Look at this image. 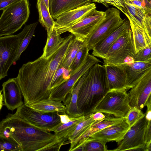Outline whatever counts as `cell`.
Instances as JSON below:
<instances>
[{
    "mask_svg": "<svg viewBox=\"0 0 151 151\" xmlns=\"http://www.w3.org/2000/svg\"><path fill=\"white\" fill-rule=\"evenodd\" d=\"M74 37L71 34L64 38L62 43L50 56H40L23 65L15 79L24 98V103L29 106L48 99L53 77L64 58Z\"/></svg>",
    "mask_w": 151,
    "mask_h": 151,
    "instance_id": "obj_1",
    "label": "cell"
},
{
    "mask_svg": "<svg viewBox=\"0 0 151 151\" xmlns=\"http://www.w3.org/2000/svg\"><path fill=\"white\" fill-rule=\"evenodd\" d=\"M109 90L105 65L95 64L89 69L78 93L77 106L82 115L93 113Z\"/></svg>",
    "mask_w": 151,
    "mask_h": 151,
    "instance_id": "obj_2",
    "label": "cell"
},
{
    "mask_svg": "<svg viewBox=\"0 0 151 151\" xmlns=\"http://www.w3.org/2000/svg\"><path fill=\"white\" fill-rule=\"evenodd\" d=\"M3 11L0 17V37L12 35L27 22L30 14L29 1H18Z\"/></svg>",
    "mask_w": 151,
    "mask_h": 151,
    "instance_id": "obj_3",
    "label": "cell"
},
{
    "mask_svg": "<svg viewBox=\"0 0 151 151\" xmlns=\"http://www.w3.org/2000/svg\"><path fill=\"white\" fill-rule=\"evenodd\" d=\"M126 89L109 90L95 107L93 113L99 112L124 117L131 108Z\"/></svg>",
    "mask_w": 151,
    "mask_h": 151,
    "instance_id": "obj_4",
    "label": "cell"
},
{
    "mask_svg": "<svg viewBox=\"0 0 151 151\" xmlns=\"http://www.w3.org/2000/svg\"><path fill=\"white\" fill-rule=\"evenodd\" d=\"M105 12V17L101 22L84 40L89 51L93 50L124 22L119 10L115 8H109Z\"/></svg>",
    "mask_w": 151,
    "mask_h": 151,
    "instance_id": "obj_5",
    "label": "cell"
},
{
    "mask_svg": "<svg viewBox=\"0 0 151 151\" xmlns=\"http://www.w3.org/2000/svg\"><path fill=\"white\" fill-rule=\"evenodd\" d=\"M58 113H40L24 103L17 109L15 114L31 126L40 130L50 132H53L62 123Z\"/></svg>",
    "mask_w": 151,
    "mask_h": 151,
    "instance_id": "obj_6",
    "label": "cell"
},
{
    "mask_svg": "<svg viewBox=\"0 0 151 151\" xmlns=\"http://www.w3.org/2000/svg\"><path fill=\"white\" fill-rule=\"evenodd\" d=\"M99 62L101 61L99 59L89 53L83 62L68 79L51 90L48 99L64 103L68 95L71 93L80 78L92 66Z\"/></svg>",
    "mask_w": 151,
    "mask_h": 151,
    "instance_id": "obj_7",
    "label": "cell"
},
{
    "mask_svg": "<svg viewBox=\"0 0 151 151\" xmlns=\"http://www.w3.org/2000/svg\"><path fill=\"white\" fill-rule=\"evenodd\" d=\"M21 40L20 33L0 37V80L8 75L13 64Z\"/></svg>",
    "mask_w": 151,
    "mask_h": 151,
    "instance_id": "obj_8",
    "label": "cell"
},
{
    "mask_svg": "<svg viewBox=\"0 0 151 151\" xmlns=\"http://www.w3.org/2000/svg\"><path fill=\"white\" fill-rule=\"evenodd\" d=\"M147 121L145 115L131 127L114 151L143 150L146 143L145 134Z\"/></svg>",
    "mask_w": 151,
    "mask_h": 151,
    "instance_id": "obj_9",
    "label": "cell"
},
{
    "mask_svg": "<svg viewBox=\"0 0 151 151\" xmlns=\"http://www.w3.org/2000/svg\"><path fill=\"white\" fill-rule=\"evenodd\" d=\"M105 15V12L96 9L89 16L69 27L56 30L57 32L60 35L68 32L74 37L84 40L101 22Z\"/></svg>",
    "mask_w": 151,
    "mask_h": 151,
    "instance_id": "obj_10",
    "label": "cell"
},
{
    "mask_svg": "<svg viewBox=\"0 0 151 151\" xmlns=\"http://www.w3.org/2000/svg\"><path fill=\"white\" fill-rule=\"evenodd\" d=\"M131 89L128 93L130 106L142 109L146 106L147 101L151 96V69L144 75Z\"/></svg>",
    "mask_w": 151,
    "mask_h": 151,
    "instance_id": "obj_11",
    "label": "cell"
},
{
    "mask_svg": "<svg viewBox=\"0 0 151 151\" xmlns=\"http://www.w3.org/2000/svg\"><path fill=\"white\" fill-rule=\"evenodd\" d=\"M94 3H89L81 7L64 12L55 22L56 30L69 27L89 16L96 9Z\"/></svg>",
    "mask_w": 151,
    "mask_h": 151,
    "instance_id": "obj_12",
    "label": "cell"
},
{
    "mask_svg": "<svg viewBox=\"0 0 151 151\" xmlns=\"http://www.w3.org/2000/svg\"><path fill=\"white\" fill-rule=\"evenodd\" d=\"M130 128L124 118L121 121L94 133L88 138L99 140L105 143L116 141L118 143L122 140Z\"/></svg>",
    "mask_w": 151,
    "mask_h": 151,
    "instance_id": "obj_13",
    "label": "cell"
},
{
    "mask_svg": "<svg viewBox=\"0 0 151 151\" xmlns=\"http://www.w3.org/2000/svg\"><path fill=\"white\" fill-rule=\"evenodd\" d=\"M2 86L4 105L8 109L13 111L24 104L20 89L15 78L9 79Z\"/></svg>",
    "mask_w": 151,
    "mask_h": 151,
    "instance_id": "obj_14",
    "label": "cell"
},
{
    "mask_svg": "<svg viewBox=\"0 0 151 151\" xmlns=\"http://www.w3.org/2000/svg\"><path fill=\"white\" fill-rule=\"evenodd\" d=\"M124 70L126 76L127 90L131 89L148 71L151 69V61H134L119 65Z\"/></svg>",
    "mask_w": 151,
    "mask_h": 151,
    "instance_id": "obj_15",
    "label": "cell"
},
{
    "mask_svg": "<svg viewBox=\"0 0 151 151\" xmlns=\"http://www.w3.org/2000/svg\"><path fill=\"white\" fill-rule=\"evenodd\" d=\"M105 117L101 120L96 122L91 127L78 138L70 144L69 151H73L82 145L83 142L94 133L114 124L118 123L123 119L124 117H117L111 116L108 114Z\"/></svg>",
    "mask_w": 151,
    "mask_h": 151,
    "instance_id": "obj_16",
    "label": "cell"
},
{
    "mask_svg": "<svg viewBox=\"0 0 151 151\" xmlns=\"http://www.w3.org/2000/svg\"><path fill=\"white\" fill-rule=\"evenodd\" d=\"M130 28L129 20L124 19L119 27L94 48L92 55L104 60L105 55L117 39Z\"/></svg>",
    "mask_w": 151,
    "mask_h": 151,
    "instance_id": "obj_17",
    "label": "cell"
},
{
    "mask_svg": "<svg viewBox=\"0 0 151 151\" xmlns=\"http://www.w3.org/2000/svg\"><path fill=\"white\" fill-rule=\"evenodd\" d=\"M127 17L130 18L151 37V14L126 1L124 3Z\"/></svg>",
    "mask_w": 151,
    "mask_h": 151,
    "instance_id": "obj_18",
    "label": "cell"
},
{
    "mask_svg": "<svg viewBox=\"0 0 151 151\" xmlns=\"http://www.w3.org/2000/svg\"><path fill=\"white\" fill-rule=\"evenodd\" d=\"M92 2L91 0H49V10L52 18L56 19L64 12Z\"/></svg>",
    "mask_w": 151,
    "mask_h": 151,
    "instance_id": "obj_19",
    "label": "cell"
},
{
    "mask_svg": "<svg viewBox=\"0 0 151 151\" xmlns=\"http://www.w3.org/2000/svg\"><path fill=\"white\" fill-rule=\"evenodd\" d=\"M136 55L132 35L113 57L104 59V65H118L132 62Z\"/></svg>",
    "mask_w": 151,
    "mask_h": 151,
    "instance_id": "obj_20",
    "label": "cell"
},
{
    "mask_svg": "<svg viewBox=\"0 0 151 151\" xmlns=\"http://www.w3.org/2000/svg\"><path fill=\"white\" fill-rule=\"evenodd\" d=\"M105 65L109 90H127L126 76L124 70L118 65Z\"/></svg>",
    "mask_w": 151,
    "mask_h": 151,
    "instance_id": "obj_21",
    "label": "cell"
},
{
    "mask_svg": "<svg viewBox=\"0 0 151 151\" xmlns=\"http://www.w3.org/2000/svg\"><path fill=\"white\" fill-rule=\"evenodd\" d=\"M129 21L136 53L147 46H151V37L130 18Z\"/></svg>",
    "mask_w": 151,
    "mask_h": 151,
    "instance_id": "obj_22",
    "label": "cell"
},
{
    "mask_svg": "<svg viewBox=\"0 0 151 151\" xmlns=\"http://www.w3.org/2000/svg\"><path fill=\"white\" fill-rule=\"evenodd\" d=\"M28 106L35 111L43 114L55 112L64 114L66 110V106L61 102L49 99L42 100Z\"/></svg>",
    "mask_w": 151,
    "mask_h": 151,
    "instance_id": "obj_23",
    "label": "cell"
},
{
    "mask_svg": "<svg viewBox=\"0 0 151 151\" xmlns=\"http://www.w3.org/2000/svg\"><path fill=\"white\" fill-rule=\"evenodd\" d=\"M89 70V69H88ZM87 70L80 78L71 93V97L69 103L66 106V113L70 118H75L82 115L77 106V100L78 92L80 87L88 73Z\"/></svg>",
    "mask_w": 151,
    "mask_h": 151,
    "instance_id": "obj_24",
    "label": "cell"
},
{
    "mask_svg": "<svg viewBox=\"0 0 151 151\" xmlns=\"http://www.w3.org/2000/svg\"><path fill=\"white\" fill-rule=\"evenodd\" d=\"M85 116L71 118L69 122L61 123L53 131L54 134L61 141L66 144H69L68 138L74 131L78 124L85 117Z\"/></svg>",
    "mask_w": 151,
    "mask_h": 151,
    "instance_id": "obj_25",
    "label": "cell"
},
{
    "mask_svg": "<svg viewBox=\"0 0 151 151\" xmlns=\"http://www.w3.org/2000/svg\"><path fill=\"white\" fill-rule=\"evenodd\" d=\"M37 6L39 14V21L45 28L48 36L55 26V22L43 0H37Z\"/></svg>",
    "mask_w": 151,
    "mask_h": 151,
    "instance_id": "obj_26",
    "label": "cell"
},
{
    "mask_svg": "<svg viewBox=\"0 0 151 151\" xmlns=\"http://www.w3.org/2000/svg\"><path fill=\"white\" fill-rule=\"evenodd\" d=\"M84 42L83 40L74 36L60 66L70 70V67L77 52Z\"/></svg>",
    "mask_w": 151,
    "mask_h": 151,
    "instance_id": "obj_27",
    "label": "cell"
},
{
    "mask_svg": "<svg viewBox=\"0 0 151 151\" xmlns=\"http://www.w3.org/2000/svg\"><path fill=\"white\" fill-rule=\"evenodd\" d=\"M38 22H35L28 25H25L24 28L20 32L21 40L14 63L18 60L21 54L26 49L33 37Z\"/></svg>",
    "mask_w": 151,
    "mask_h": 151,
    "instance_id": "obj_28",
    "label": "cell"
},
{
    "mask_svg": "<svg viewBox=\"0 0 151 151\" xmlns=\"http://www.w3.org/2000/svg\"><path fill=\"white\" fill-rule=\"evenodd\" d=\"M57 32L55 26L52 32L48 36L41 56L47 58L51 55L59 47L64 38H62Z\"/></svg>",
    "mask_w": 151,
    "mask_h": 151,
    "instance_id": "obj_29",
    "label": "cell"
},
{
    "mask_svg": "<svg viewBox=\"0 0 151 151\" xmlns=\"http://www.w3.org/2000/svg\"><path fill=\"white\" fill-rule=\"evenodd\" d=\"M93 113H91L85 116L84 118L78 124L68 138L69 144L81 136L97 121L93 119Z\"/></svg>",
    "mask_w": 151,
    "mask_h": 151,
    "instance_id": "obj_30",
    "label": "cell"
},
{
    "mask_svg": "<svg viewBox=\"0 0 151 151\" xmlns=\"http://www.w3.org/2000/svg\"><path fill=\"white\" fill-rule=\"evenodd\" d=\"M132 35L131 28L122 34L111 46L104 56V59L111 58L126 43Z\"/></svg>",
    "mask_w": 151,
    "mask_h": 151,
    "instance_id": "obj_31",
    "label": "cell"
},
{
    "mask_svg": "<svg viewBox=\"0 0 151 151\" xmlns=\"http://www.w3.org/2000/svg\"><path fill=\"white\" fill-rule=\"evenodd\" d=\"M89 50L85 42L80 47L70 67V75H72L84 61Z\"/></svg>",
    "mask_w": 151,
    "mask_h": 151,
    "instance_id": "obj_32",
    "label": "cell"
},
{
    "mask_svg": "<svg viewBox=\"0 0 151 151\" xmlns=\"http://www.w3.org/2000/svg\"><path fill=\"white\" fill-rule=\"evenodd\" d=\"M70 77V70L59 66L54 74L51 81L50 88L51 90L60 86Z\"/></svg>",
    "mask_w": 151,
    "mask_h": 151,
    "instance_id": "obj_33",
    "label": "cell"
},
{
    "mask_svg": "<svg viewBox=\"0 0 151 151\" xmlns=\"http://www.w3.org/2000/svg\"><path fill=\"white\" fill-rule=\"evenodd\" d=\"M106 143L99 140L88 138L82 143L84 151H108L106 145Z\"/></svg>",
    "mask_w": 151,
    "mask_h": 151,
    "instance_id": "obj_34",
    "label": "cell"
},
{
    "mask_svg": "<svg viewBox=\"0 0 151 151\" xmlns=\"http://www.w3.org/2000/svg\"><path fill=\"white\" fill-rule=\"evenodd\" d=\"M145 115L141 109L135 107H131L124 118L130 127Z\"/></svg>",
    "mask_w": 151,
    "mask_h": 151,
    "instance_id": "obj_35",
    "label": "cell"
},
{
    "mask_svg": "<svg viewBox=\"0 0 151 151\" xmlns=\"http://www.w3.org/2000/svg\"><path fill=\"white\" fill-rule=\"evenodd\" d=\"M0 151H21L15 142L0 135Z\"/></svg>",
    "mask_w": 151,
    "mask_h": 151,
    "instance_id": "obj_36",
    "label": "cell"
},
{
    "mask_svg": "<svg viewBox=\"0 0 151 151\" xmlns=\"http://www.w3.org/2000/svg\"><path fill=\"white\" fill-rule=\"evenodd\" d=\"M92 1L102 4L106 7L109 5L114 6L124 14L125 13L124 3L127 0H91Z\"/></svg>",
    "mask_w": 151,
    "mask_h": 151,
    "instance_id": "obj_37",
    "label": "cell"
},
{
    "mask_svg": "<svg viewBox=\"0 0 151 151\" xmlns=\"http://www.w3.org/2000/svg\"><path fill=\"white\" fill-rule=\"evenodd\" d=\"M151 46L140 50L136 53L134 61L146 62L151 61Z\"/></svg>",
    "mask_w": 151,
    "mask_h": 151,
    "instance_id": "obj_38",
    "label": "cell"
},
{
    "mask_svg": "<svg viewBox=\"0 0 151 151\" xmlns=\"http://www.w3.org/2000/svg\"><path fill=\"white\" fill-rule=\"evenodd\" d=\"M126 1L151 14V0H127Z\"/></svg>",
    "mask_w": 151,
    "mask_h": 151,
    "instance_id": "obj_39",
    "label": "cell"
},
{
    "mask_svg": "<svg viewBox=\"0 0 151 151\" xmlns=\"http://www.w3.org/2000/svg\"><path fill=\"white\" fill-rule=\"evenodd\" d=\"M147 121L145 137L146 143L151 142V120Z\"/></svg>",
    "mask_w": 151,
    "mask_h": 151,
    "instance_id": "obj_40",
    "label": "cell"
},
{
    "mask_svg": "<svg viewBox=\"0 0 151 151\" xmlns=\"http://www.w3.org/2000/svg\"><path fill=\"white\" fill-rule=\"evenodd\" d=\"M20 0H0V10H3L11 4Z\"/></svg>",
    "mask_w": 151,
    "mask_h": 151,
    "instance_id": "obj_41",
    "label": "cell"
},
{
    "mask_svg": "<svg viewBox=\"0 0 151 151\" xmlns=\"http://www.w3.org/2000/svg\"><path fill=\"white\" fill-rule=\"evenodd\" d=\"M105 117V115L102 113L99 112H96L93 113V119L96 121L101 120Z\"/></svg>",
    "mask_w": 151,
    "mask_h": 151,
    "instance_id": "obj_42",
    "label": "cell"
},
{
    "mask_svg": "<svg viewBox=\"0 0 151 151\" xmlns=\"http://www.w3.org/2000/svg\"><path fill=\"white\" fill-rule=\"evenodd\" d=\"M58 113V114L60 118L61 122L62 123H66L71 120V118L69 117L66 113L62 114H60Z\"/></svg>",
    "mask_w": 151,
    "mask_h": 151,
    "instance_id": "obj_43",
    "label": "cell"
},
{
    "mask_svg": "<svg viewBox=\"0 0 151 151\" xmlns=\"http://www.w3.org/2000/svg\"><path fill=\"white\" fill-rule=\"evenodd\" d=\"M2 91L0 90V109H1L3 104V95L1 93Z\"/></svg>",
    "mask_w": 151,
    "mask_h": 151,
    "instance_id": "obj_44",
    "label": "cell"
},
{
    "mask_svg": "<svg viewBox=\"0 0 151 151\" xmlns=\"http://www.w3.org/2000/svg\"><path fill=\"white\" fill-rule=\"evenodd\" d=\"M47 8L49 9V0H43Z\"/></svg>",
    "mask_w": 151,
    "mask_h": 151,
    "instance_id": "obj_45",
    "label": "cell"
},
{
    "mask_svg": "<svg viewBox=\"0 0 151 151\" xmlns=\"http://www.w3.org/2000/svg\"><path fill=\"white\" fill-rule=\"evenodd\" d=\"M1 109H0V111Z\"/></svg>",
    "mask_w": 151,
    "mask_h": 151,
    "instance_id": "obj_46",
    "label": "cell"
}]
</instances>
